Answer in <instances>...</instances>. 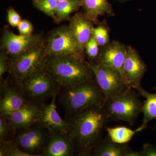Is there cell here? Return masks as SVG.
I'll return each mask as SVG.
<instances>
[{
	"instance_id": "1",
	"label": "cell",
	"mask_w": 156,
	"mask_h": 156,
	"mask_svg": "<svg viewBox=\"0 0 156 156\" xmlns=\"http://www.w3.org/2000/svg\"><path fill=\"white\" fill-rule=\"evenodd\" d=\"M108 120L101 105L89 107L70 117L69 134L81 155L91 154Z\"/></svg>"
},
{
	"instance_id": "2",
	"label": "cell",
	"mask_w": 156,
	"mask_h": 156,
	"mask_svg": "<svg viewBox=\"0 0 156 156\" xmlns=\"http://www.w3.org/2000/svg\"><path fill=\"white\" fill-rule=\"evenodd\" d=\"M44 68L60 88H70L95 78L86 60L73 55L47 56Z\"/></svg>"
},
{
	"instance_id": "3",
	"label": "cell",
	"mask_w": 156,
	"mask_h": 156,
	"mask_svg": "<svg viewBox=\"0 0 156 156\" xmlns=\"http://www.w3.org/2000/svg\"><path fill=\"white\" fill-rule=\"evenodd\" d=\"M60 98L65 110L70 117L95 105H103L105 96L95 78L76 86L63 88Z\"/></svg>"
},
{
	"instance_id": "4",
	"label": "cell",
	"mask_w": 156,
	"mask_h": 156,
	"mask_svg": "<svg viewBox=\"0 0 156 156\" xmlns=\"http://www.w3.org/2000/svg\"><path fill=\"white\" fill-rule=\"evenodd\" d=\"M47 57L44 40L20 55L9 57L8 72L19 87L27 78L44 68Z\"/></svg>"
},
{
	"instance_id": "5",
	"label": "cell",
	"mask_w": 156,
	"mask_h": 156,
	"mask_svg": "<svg viewBox=\"0 0 156 156\" xmlns=\"http://www.w3.org/2000/svg\"><path fill=\"white\" fill-rule=\"evenodd\" d=\"M103 108L109 119L126 122L132 126L140 113L143 103L131 88L108 98Z\"/></svg>"
},
{
	"instance_id": "6",
	"label": "cell",
	"mask_w": 156,
	"mask_h": 156,
	"mask_svg": "<svg viewBox=\"0 0 156 156\" xmlns=\"http://www.w3.org/2000/svg\"><path fill=\"white\" fill-rule=\"evenodd\" d=\"M44 41L47 56L73 55L86 60L85 52L81 50L69 25L52 30L44 36Z\"/></svg>"
},
{
	"instance_id": "7",
	"label": "cell",
	"mask_w": 156,
	"mask_h": 156,
	"mask_svg": "<svg viewBox=\"0 0 156 156\" xmlns=\"http://www.w3.org/2000/svg\"><path fill=\"white\" fill-rule=\"evenodd\" d=\"M18 87L24 97L34 102L52 97L60 88L53 76L44 68L27 78Z\"/></svg>"
},
{
	"instance_id": "8",
	"label": "cell",
	"mask_w": 156,
	"mask_h": 156,
	"mask_svg": "<svg viewBox=\"0 0 156 156\" xmlns=\"http://www.w3.org/2000/svg\"><path fill=\"white\" fill-rule=\"evenodd\" d=\"M86 61L93 72L95 80L104 94L105 101L130 88L123 76L118 71L102 65Z\"/></svg>"
},
{
	"instance_id": "9",
	"label": "cell",
	"mask_w": 156,
	"mask_h": 156,
	"mask_svg": "<svg viewBox=\"0 0 156 156\" xmlns=\"http://www.w3.org/2000/svg\"><path fill=\"white\" fill-rule=\"evenodd\" d=\"M18 131L14 137V143L33 156H42L50 137L49 131L38 124Z\"/></svg>"
},
{
	"instance_id": "10",
	"label": "cell",
	"mask_w": 156,
	"mask_h": 156,
	"mask_svg": "<svg viewBox=\"0 0 156 156\" xmlns=\"http://www.w3.org/2000/svg\"><path fill=\"white\" fill-rule=\"evenodd\" d=\"M44 39V36L42 34L17 35L5 27L1 38V50L5 51L9 57H13L23 53Z\"/></svg>"
},
{
	"instance_id": "11",
	"label": "cell",
	"mask_w": 156,
	"mask_h": 156,
	"mask_svg": "<svg viewBox=\"0 0 156 156\" xmlns=\"http://www.w3.org/2000/svg\"><path fill=\"white\" fill-rule=\"evenodd\" d=\"M126 54L127 46L118 41H110L100 48V54L95 64L102 65L118 71L126 82L124 69Z\"/></svg>"
},
{
	"instance_id": "12",
	"label": "cell",
	"mask_w": 156,
	"mask_h": 156,
	"mask_svg": "<svg viewBox=\"0 0 156 156\" xmlns=\"http://www.w3.org/2000/svg\"><path fill=\"white\" fill-rule=\"evenodd\" d=\"M126 82L131 89H139L147 67L139 53L132 46H127V54L124 66Z\"/></svg>"
},
{
	"instance_id": "13",
	"label": "cell",
	"mask_w": 156,
	"mask_h": 156,
	"mask_svg": "<svg viewBox=\"0 0 156 156\" xmlns=\"http://www.w3.org/2000/svg\"><path fill=\"white\" fill-rule=\"evenodd\" d=\"M58 90L52 97L51 103L47 105H42L38 125L47 129L50 134L62 133L69 134V122L62 119L56 110V97Z\"/></svg>"
},
{
	"instance_id": "14",
	"label": "cell",
	"mask_w": 156,
	"mask_h": 156,
	"mask_svg": "<svg viewBox=\"0 0 156 156\" xmlns=\"http://www.w3.org/2000/svg\"><path fill=\"white\" fill-rule=\"evenodd\" d=\"M42 105L28 101L18 110L5 117L13 130L29 128L38 124Z\"/></svg>"
},
{
	"instance_id": "15",
	"label": "cell",
	"mask_w": 156,
	"mask_h": 156,
	"mask_svg": "<svg viewBox=\"0 0 156 156\" xmlns=\"http://www.w3.org/2000/svg\"><path fill=\"white\" fill-rule=\"evenodd\" d=\"M94 25L83 11L76 12L69 19L71 32L84 52L87 42L92 37Z\"/></svg>"
},
{
	"instance_id": "16",
	"label": "cell",
	"mask_w": 156,
	"mask_h": 156,
	"mask_svg": "<svg viewBox=\"0 0 156 156\" xmlns=\"http://www.w3.org/2000/svg\"><path fill=\"white\" fill-rule=\"evenodd\" d=\"M73 140L69 134H50L47 145L41 154L45 156H73L75 149Z\"/></svg>"
},
{
	"instance_id": "17",
	"label": "cell",
	"mask_w": 156,
	"mask_h": 156,
	"mask_svg": "<svg viewBox=\"0 0 156 156\" xmlns=\"http://www.w3.org/2000/svg\"><path fill=\"white\" fill-rule=\"evenodd\" d=\"M28 101L19 90L7 87L0 102L1 115L8 117Z\"/></svg>"
},
{
	"instance_id": "18",
	"label": "cell",
	"mask_w": 156,
	"mask_h": 156,
	"mask_svg": "<svg viewBox=\"0 0 156 156\" xmlns=\"http://www.w3.org/2000/svg\"><path fill=\"white\" fill-rule=\"evenodd\" d=\"M83 11L88 18L97 25L99 16L113 17L115 12L108 0H81Z\"/></svg>"
},
{
	"instance_id": "19",
	"label": "cell",
	"mask_w": 156,
	"mask_h": 156,
	"mask_svg": "<svg viewBox=\"0 0 156 156\" xmlns=\"http://www.w3.org/2000/svg\"><path fill=\"white\" fill-rule=\"evenodd\" d=\"M139 95L146 98L143 104L142 112L144 117L142 125L135 130L136 133L145 129L148 123L153 120H156V93H151L144 90L142 87L137 89ZM156 131V125L154 127Z\"/></svg>"
},
{
	"instance_id": "20",
	"label": "cell",
	"mask_w": 156,
	"mask_h": 156,
	"mask_svg": "<svg viewBox=\"0 0 156 156\" xmlns=\"http://www.w3.org/2000/svg\"><path fill=\"white\" fill-rule=\"evenodd\" d=\"M126 144L113 142L108 135L105 139L98 143L92 150V154L96 156H127L131 149Z\"/></svg>"
},
{
	"instance_id": "21",
	"label": "cell",
	"mask_w": 156,
	"mask_h": 156,
	"mask_svg": "<svg viewBox=\"0 0 156 156\" xmlns=\"http://www.w3.org/2000/svg\"><path fill=\"white\" fill-rule=\"evenodd\" d=\"M81 7V0H65L58 2L55 11L56 22H60L69 19L71 14L79 11Z\"/></svg>"
},
{
	"instance_id": "22",
	"label": "cell",
	"mask_w": 156,
	"mask_h": 156,
	"mask_svg": "<svg viewBox=\"0 0 156 156\" xmlns=\"http://www.w3.org/2000/svg\"><path fill=\"white\" fill-rule=\"evenodd\" d=\"M108 135L113 142L119 144H126L131 140L136 132L123 126L107 128Z\"/></svg>"
},
{
	"instance_id": "23",
	"label": "cell",
	"mask_w": 156,
	"mask_h": 156,
	"mask_svg": "<svg viewBox=\"0 0 156 156\" xmlns=\"http://www.w3.org/2000/svg\"><path fill=\"white\" fill-rule=\"evenodd\" d=\"M96 27H94L92 36L96 40L100 48L108 44L110 42L109 27L106 20L98 23Z\"/></svg>"
},
{
	"instance_id": "24",
	"label": "cell",
	"mask_w": 156,
	"mask_h": 156,
	"mask_svg": "<svg viewBox=\"0 0 156 156\" xmlns=\"http://www.w3.org/2000/svg\"><path fill=\"white\" fill-rule=\"evenodd\" d=\"M33 3L37 9L56 22L55 11L58 3L57 0H37L33 1Z\"/></svg>"
},
{
	"instance_id": "25",
	"label": "cell",
	"mask_w": 156,
	"mask_h": 156,
	"mask_svg": "<svg viewBox=\"0 0 156 156\" xmlns=\"http://www.w3.org/2000/svg\"><path fill=\"white\" fill-rule=\"evenodd\" d=\"M0 156H33L25 152L14 142L9 141H1Z\"/></svg>"
},
{
	"instance_id": "26",
	"label": "cell",
	"mask_w": 156,
	"mask_h": 156,
	"mask_svg": "<svg viewBox=\"0 0 156 156\" xmlns=\"http://www.w3.org/2000/svg\"><path fill=\"white\" fill-rule=\"evenodd\" d=\"M100 47L93 36L87 42L85 47V53L88 58V62L96 63L99 57Z\"/></svg>"
},
{
	"instance_id": "27",
	"label": "cell",
	"mask_w": 156,
	"mask_h": 156,
	"mask_svg": "<svg viewBox=\"0 0 156 156\" xmlns=\"http://www.w3.org/2000/svg\"><path fill=\"white\" fill-rule=\"evenodd\" d=\"M13 129L5 117L1 115L0 118V139L1 141H6Z\"/></svg>"
},
{
	"instance_id": "28",
	"label": "cell",
	"mask_w": 156,
	"mask_h": 156,
	"mask_svg": "<svg viewBox=\"0 0 156 156\" xmlns=\"http://www.w3.org/2000/svg\"><path fill=\"white\" fill-rule=\"evenodd\" d=\"M8 22L13 27H17L21 19L17 11L12 7H9L7 11Z\"/></svg>"
},
{
	"instance_id": "29",
	"label": "cell",
	"mask_w": 156,
	"mask_h": 156,
	"mask_svg": "<svg viewBox=\"0 0 156 156\" xmlns=\"http://www.w3.org/2000/svg\"><path fill=\"white\" fill-rule=\"evenodd\" d=\"M20 34L28 36L32 34L34 27L31 23L27 20H22L17 26Z\"/></svg>"
},
{
	"instance_id": "30",
	"label": "cell",
	"mask_w": 156,
	"mask_h": 156,
	"mask_svg": "<svg viewBox=\"0 0 156 156\" xmlns=\"http://www.w3.org/2000/svg\"><path fill=\"white\" fill-rule=\"evenodd\" d=\"M9 56L5 51L1 50L0 53V79L2 80L3 76L6 72H8L9 68Z\"/></svg>"
},
{
	"instance_id": "31",
	"label": "cell",
	"mask_w": 156,
	"mask_h": 156,
	"mask_svg": "<svg viewBox=\"0 0 156 156\" xmlns=\"http://www.w3.org/2000/svg\"><path fill=\"white\" fill-rule=\"evenodd\" d=\"M141 151V156H156V147L150 144H144Z\"/></svg>"
},
{
	"instance_id": "32",
	"label": "cell",
	"mask_w": 156,
	"mask_h": 156,
	"mask_svg": "<svg viewBox=\"0 0 156 156\" xmlns=\"http://www.w3.org/2000/svg\"><path fill=\"white\" fill-rule=\"evenodd\" d=\"M116 1L119 2L120 3H124L126 2H129V1H131V0H116Z\"/></svg>"
},
{
	"instance_id": "33",
	"label": "cell",
	"mask_w": 156,
	"mask_h": 156,
	"mask_svg": "<svg viewBox=\"0 0 156 156\" xmlns=\"http://www.w3.org/2000/svg\"><path fill=\"white\" fill-rule=\"evenodd\" d=\"M58 2H63V1H65V0H57Z\"/></svg>"
},
{
	"instance_id": "34",
	"label": "cell",
	"mask_w": 156,
	"mask_h": 156,
	"mask_svg": "<svg viewBox=\"0 0 156 156\" xmlns=\"http://www.w3.org/2000/svg\"><path fill=\"white\" fill-rule=\"evenodd\" d=\"M154 90H155V91H156V86H155V87H154Z\"/></svg>"
},
{
	"instance_id": "35",
	"label": "cell",
	"mask_w": 156,
	"mask_h": 156,
	"mask_svg": "<svg viewBox=\"0 0 156 156\" xmlns=\"http://www.w3.org/2000/svg\"><path fill=\"white\" fill-rule=\"evenodd\" d=\"M32 1H37V0H32Z\"/></svg>"
}]
</instances>
